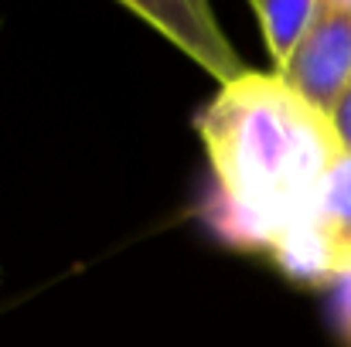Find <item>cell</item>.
Here are the masks:
<instances>
[{"mask_svg":"<svg viewBox=\"0 0 351 347\" xmlns=\"http://www.w3.org/2000/svg\"><path fill=\"white\" fill-rule=\"evenodd\" d=\"M212 167L205 222L235 248L266 252L290 279L328 283L317 255V208L345 157L331 116L276 72L249 68L195 116Z\"/></svg>","mask_w":351,"mask_h":347,"instance_id":"1","label":"cell"},{"mask_svg":"<svg viewBox=\"0 0 351 347\" xmlns=\"http://www.w3.org/2000/svg\"><path fill=\"white\" fill-rule=\"evenodd\" d=\"M280 79L321 113H335L351 86V0H321L307 38Z\"/></svg>","mask_w":351,"mask_h":347,"instance_id":"2","label":"cell"},{"mask_svg":"<svg viewBox=\"0 0 351 347\" xmlns=\"http://www.w3.org/2000/svg\"><path fill=\"white\" fill-rule=\"evenodd\" d=\"M119 7L181 48L202 72L219 82V89L249 72L205 0H119Z\"/></svg>","mask_w":351,"mask_h":347,"instance_id":"3","label":"cell"},{"mask_svg":"<svg viewBox=\"0 0 351 347\" xmlns=\"http://www.w3.org/2000/svg\"><path fill=\"white\" fill-rule=\"evenodd\" d=\"M317 255L324 266L328 283H335L338 276L351 272V153H345L321 194V208H317Z\"/></svg>","mask_w":351,"mask_h":347,"instance_id":"4","label":"cell"},{"mask_svg":"<svg viewBox=\"0 0 351 347\" xmlns=\"http://www.w3.org/2000/svg\"><path fill=\"white\" fill-rule=\"evenodd\" d=\"M317 7H321V0H249V10L259 21V31H263V41H266L276 75L287 68V62L307 38V31L317 17Z\"/></svg>","mask_w":351,"mask_h":347,"instance_id":"5","label":"cell"},{"mask_svg":"<svg viewBox=\"0 0 351 347\" xmlns=\"http://www.w3.org/2000/svg\"><path fill=\"white\" fill-rule=\"evenodd\" d=\"M335 313H338V331L345 337V344L351 347V272L338 276L335 283Z\"/></svg>","mask_w":351,"mask_h":347,"instance_id":"6","label":"cell"},{"mask_svg":"<svg viewBox=\"0 0 351 347\" xmlns=\"http://www.w3.org/2000/svg\"><path fill=\"white\" fill-rule=\"evenodd\" d=\"M331 123H335V129H338V140H341L345 153H351V86H348V92L341 96V103L335 106Z\"/></svg>","mask_w":351,"mask_h":347,"instance_id":"7","label":"cell"},{"mask_svg":"<svg viewBox=\"0 0 351 347\" xmlns=\"http://www.w3.org/2000/svg\"><path fill=\"white\" fill-rule=\"evenodd\" d=\"M0 279H3V269H0Z\"/></svg>","mask_w":351,"mask_h":347,"instance_id":"8","label":"cell"}]
</instances>
